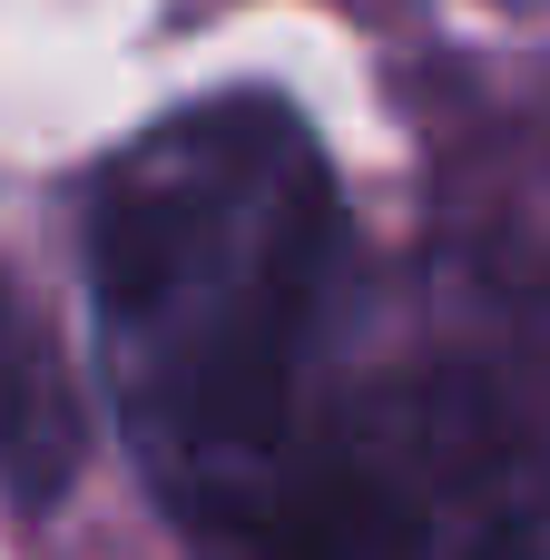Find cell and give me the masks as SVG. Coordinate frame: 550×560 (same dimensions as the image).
Returning <instances> with one entry per match:
<instances>
[{
	"mask_svg": "<svg viewBox=\"0 0 550 560\" xmlns=\"http://www.w3.org/2000/svg\"><path fill=\"white\" fill-rule=\"evenodd\" d=\"M335 266V167L266 89L157 118L89 187L108 404L217 560H413L403 472L305 433Z\"/></svg>",
	"mask_w": 550,
	"mask_h": 560,
	"instance_id": "obj_1",
	"label": "cell"
},
{
	"mask_svg": "<svg viewBox=\"0 0 550 560\" xmlns=\"http://www.w3.org/2000/svg\"><path fill=\"white\" fill-rule=\"evenodd\" d=\"M492 560H522V551H492Z\"/></svg>",
	"mask_w": 550,
	"mask_h": 560,
	"instance_id": "obj_3",
	"label": "cell"
},
{
	"mask_svg": "<svg viewBox=\"0 0 550 560\" xmlns=\"http://www.w3.org/2000/svg\"><path fill=\"white\" fill-rule=\"evenodd\" d=\"M89 453V404H79V364L49 325V305L0 276V492L10 512H59Z\"/></svg>",
	"mask_w": 550,
	"mask_h": 560,
	"instance_id": "obj_2",
	"label": "cell"
}]
</instances>
